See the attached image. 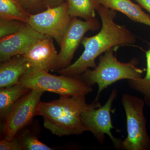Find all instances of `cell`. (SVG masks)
<instances>
[{
  "mask_svg": "<svg viewBox=\"0 0 150 150\" xmlns=\"http://www.w3.org/2000/svg\"><path fill=\"white\" fill-rule=\"evenodd\" d=\"M146 60V74L144 77L128 80L129 87L144 96L145 104L150 106V46L145 51Z\"/></svg>",
  "mask_w": 150,
  "mask_h": 150,
  "instance_id": "obj_17",
  "label": "cell"
},
{
  "mask_svg": "<svg viewBox=\"0 0 150 150\" xmlns=\"http://www.w3.org/2000/svg\"><path fill=\"white\" fill-rule=\"evenodd\" d=\"M97 12L102 22L101 29L94 36L83 38L81 43L84 48L83 53L74 63L59 71L61 75L79 76L89 68H95L97 58L108 50L122 46H135L136 36L125 26L115 22L116 11L100 4Z\"/></svg>",
  "mask_w": 150,
  "mask_h": 150,
  "instance_id": "obj_1",
  "label": "cell"
},
{
  "mask_svg": "<svg viewBox=\"0 0 150 150\" xmlns=\"http://www.w3.org/2000/svg\"><path fill=\"white\" fill-rule=\"evenodd\" d=\"M121 101L126 114L127 136L121 141V149L150 150V137L147 131L146 119L144 114V100L125 93Z\"/></svg>",
  "mask_w": 150,
  "mask_h": 150,
  "instance_id": "obj_5",
  "label": "cell"
},
{
  "mask_svg": "<svg viewBox=\"0 0 150 150\" xmlns=\"http://www.w3.org/2000/svg\"><path fill=\"white\" fill-rule=\"evenodd\" d=\"M19 83L30 89L54 93L61 96H86L93 91L81 75L55 76L32 68L21 77Z\"/></svg>",
  "mask_w": 150,
  "mask_h": 150,
  "instance_id": "obj_4",
  "label": "cell"
},
{
  "mask_svg": "<svg viewBox=\"0 0 150 150\" xmlns=\"http://www.w3.org/2000/svg\"><path fill=\"white\" fill-rule=\"evenodd\" d=\"M119 47L111 48L100 55L99 63L93 69H87L81 75L88 85L91 86L96 84L98 91L95 99L99 100L101 92L109 86L122 80L137 79L142 77L145 70L138 68L139 61L133 58L127 63L118 61L114 55Z\"/></svg>",
  "mask_w": 150,
  "mask_h": 150,
  "instance_id": "obj_3",
  "label": "cell"
},
{
  "mask_svg": "<svg viewBox=\"0 0 150 150\" xmlns=\"http://www.w3.org/2000/svg\"><path fill=\"white\" fill-rule=\"evenodd\" d=\"M1 150H23L19 139L16 136L13 139L7 140L4 139L0 141Z\"/></svg>",
  "mask_w": 150,
  "mask_h": 150,
  "instance_id": "obj_21",
  "label": "cell"
},
{
  "mask_svg": "<svg viewBox=\"0 0 150 150\" xmlns=\"http://www.w3.org/2000/svg\"><path fill=\"white\" fill-rule=\"evenodd\" d=\"M106 8L120 12L135 22L150 26V16L132 0H98Z\"/></svg>",
  "mask_w": 150,
  "mask_h": 150,
  "instance_id": "obj_13",
  "label": "cell"
},
{
  "mask_svg": "<svg viewBox=\"0 0 150 150\" xmlns=\"http://www.w3.org/2000/svg\"><path fill=\"white\" fill-rule=\"evenodd\" d=\"M117 90L113 89L106 103L101 105L99 100L95 99L83 110L81 116L86 131L91 132L101 144L105 142V135L112 141L114 147L121 149V140L113 136L111 130L115 129L112 124L110 112L112 104L117 96Z\"/></svg>",
  "mask_w": 150,
  "mask_h": 150,
  "instance_id": "obj_6",
  "label": "cell"
},
{
  "mask_svg": "<svg viewBox=\"0 0 150 150\" xmlns=\"http://www.w3.org/2000/svg\"><path fill=\"white\" fill-rule=\"evenodd\" d=\"M72 18L65 1L57 6L47 7L43 11L30 14L27 23L39 33L53 38L60 46Z\"/></svg>",
  "mask_w": 150,
  "mask_h": 150,
  "instance_id": "obj_7",
  "label": "cell"
},
{
  "mask_svg": "<svg viewBox=\"0 0 150 150\" xmlns=\"http://www.w3.org/2000/svg\"><path fill=\"white\" fill-rule=\"evenodd\" d=\"M72 18L80 17L85 21L96 18V11L100 4L98 0H65Z\"/></svg>",
  "mask_w": 150,
  "mask_h": 150,
  "instance_id": "obj_15",
  "label": "cell"
},
{
  "mask_svg": "<svg viewBox=\"0 0 150 150\" xmlns=\"http://www.w3.org/2000/svg\"><path fill=\"white\" fill-rule=\"evenodd\" d=\"M100 27V23L96 18L82 21L77 17L72 18L62 39L55 71L59 72L71 65L75 52L85 34L90 30H98Z\"/></svg>",
  "mask_w": 150,
  "mask_h": 150,
  "instance_id": "obj_9",
  "label": "cell"
},
{
  "mask_svg": "<svg viewBox=\"0 0 150 150\" xmlns=\"http://www.w3.org/2000/svg\"><path fill=\"white\" fill-rule=\"evenodd\" d=\"M30 15L18 0H0V18L13 19L27 23Z\"/></svg>",
  "mask_w": 150,
  "mask_h": 150,
  "instance_id": "obj_16",
  "label": "cell"
},
{
  "mask_svg": "<svg viewBox=\"0 0 150 150\" xmlns=\"http://www.w3.org/2000/svg\"><path fill=\"white\" fill-rule=\"evenodd\" d=\"M25 9L30 14H35L43 11L47 8L43 0H18Z\"/></svg>",
  "mask_w": 150,
  "mask_h": 150,
  "instance_id": "obj_20",
  "label": "cell"
},
{
  "mask_svg": "<svg viewBox=\"0 0 150 150\" xmlns=\"http://www.w3.org/2000/svg\"><path fill=\"white\" fill-rule=\"evenodd\" d=\"M23 150H51L52 148L43 144L34 135L23 134L18 136Z\"/></svg>",
  "mask_w": 150,
  "mask_h": 150,
  "instance_id": "obj_19",
  "label": "cell"
},
{
  "mask_svg": "<svg viewBox=\"0 0 150 150\" xmlns=\"http://www.w3.org/2000/svg\"><path fill=\"white\" fill-rule=\"evenodd\" d=\"M88 105L86 96H61L51 102L40 101L35 115L42 116L44 127L58 137L81 135L86 131L81 116Z\"/></svg>",
  "mask_w": 150,
  "mask_h": 150,
  "instance_id": "obj_2",
  "label": "cell"
},
{
  "mask_svg": "<svg viewBox=\"0 0 150 150\" xmlns=\"http://www.w3.org/2000/svg\"><path fill=\"white\" fill-rule=\"evenodd\" d=\"M26 23L17 20L0 18V38L18 32L24 27Z\"/></svg>",
  "mask_w": 150,
  "mask_h": 150,
  "instance_id": "obj_18",
  "label": "cell"
},
{
  "mask_svg": "<svg viewBox=\"0 0 150 150\" xmlns=\"http://www.w3.org/2000/svg\"><path fill=\"white\" fill-rule=\"evenodd\" d=\"M19 83L0 89V116L4 121L14 105L30 90Z\"/></svg>",
  "mask_w": 150,
  "mask_h": 150,
  "instance_id": "obj_14",
  "label": "cell"
},
{
  "mask_svg": "<svg viewBox=\"0 0 150 150\" xmlns=\"http://www.w3.org/2000/svg\"><path fill=\"white\" fill-rule=\"evenodd\" d=\"M44 92L40 90L33 89L18 100L4 120L2 126L4 139H13L19 131L32 121Z\"/></svg>",
  "mask_w": 150,
  "mask_h": 150,
  "instance_id": "obj_8",
  "label": "cell"
},
{
  "mask_svg": "<svg viewBox=\"0 0 150 150\" xmlns=\"http://www.w3.org/2000/svg\"><path fill=\"white\" fill-rule=\"evenodd\" d=\"M44 35L26 23L18 32L1 38L0 62H5L17 55H22L34 42Z\"/></svg>",
  "mask_w": 150,
  "mask_h": 150,
  "instance_id": "obj_11",
  "label": "cell"
},
{
  "mask_svg": "<svg viewBox=\"0 0 150 150\" xmlns=\"http://www.w3.org/2000/svg\"><path fill=\"white\" fill-rule=\"evenodd\" d=\"M58 55L54 38L45 35L34 42L22 56L31 68L48 72L55 71Z\"/></svg>",
  "mask_w": 150,
  "mask_h": 150,
  "instance_id": "obj_10",
  "label": "cell"
},
{
  "mask_svg": "<svg viewBox=\"0 0 150 150\" xmlns=\"http://www.w3.org/2000/svg\"><path fill=\"white\" fill-rule=\"evenodd\" d=\"M22 55H17L0 65V88L8 87L19 83L21 76L31 68Z\"/></svg>",
  "mask_w": 150,
  "mask_h": 150,
  "instance_id": "obj_12",
  "label": "cell"
},
{
  "mask_svg": "<svg viewBox=\"0 0 150 150\" xmlns=\"http://www.w3.org/2000/svg\"><path fill=\"white\" fill-rule=\"evenodd\" d=\"M150 13V0H134Z\"/></svg>",
  "mask_w": 150,
  "mask_h": 150,
  "instance_id": "obj_23",
  "label": "cell"
},
{
  "mask_svg": "<svg viewBox=\"0 0 150 150\" xmlns=\"http://www.w3.org/2000/svg\"><path fill=\"white\" fill-rule=\"evenodd\" d=\"M43 1L46 8L54 7L62 4L65 2V0H43Z\"/></svg>",
  "mask_w": 150,
  "mask_h": 150,
  "instance_id": "obj_22",
  "label": "cell"
}]
</instances>
